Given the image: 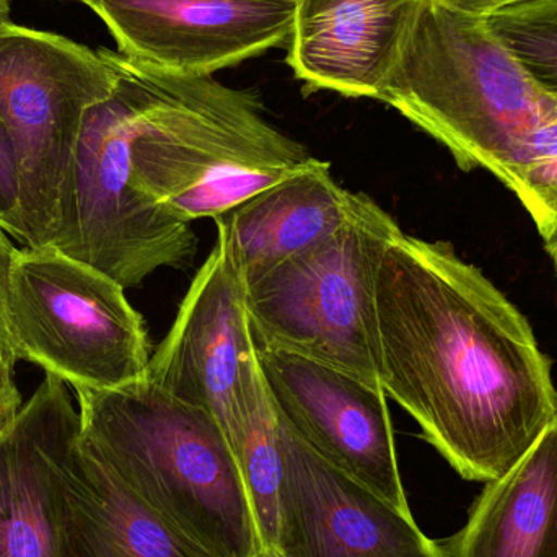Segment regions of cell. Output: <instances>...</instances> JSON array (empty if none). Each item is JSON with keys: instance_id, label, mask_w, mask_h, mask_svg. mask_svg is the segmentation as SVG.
Wrapping results in <instances>:
<instances>
[{"instance_id": "cell-21", "label": "cell", "mask_w": 557, "mask_h": 557, "mask_svg": "<svg viewBox=\"0 0 557 557\" xmlns=\"http://www.w3.org/2000/svg\"><path fill=\"white\" fill-rule=\"evenodd\" d=\"M5 232L0 228V379L13 380L16 354L7 323V292H9L10 268L18 248L13 247Z\"/></svg>"}, {"instance_id": "cell-1", "label": "cell", "mask_w": 557, "mask_h": 557, "mask_svg": "<svg viewBox=\"0 0 557 557\" xmlns=\"http://www.w3.org/2000/svg\"><path fill=\"white\" fill-rule=\"evenodd\" d=\"M373 357L385 395L463 480L506 476L557 419L552 360L529 321L445 242H389Z\"/></svg>"}, {"instance_id": "cell-12", "label": "cell", "mask_w": 557, "mask_h": 557, "mask_svg": "<svg viewBox=\"0 0 557 557\" xmlns=\"http://www.w3.org/2000/svg\"><path fill=\"white\" fill-rule=\"evenodd\" d=\"M278 422L284 454L278 557H445L412 512L336 470Z\"/></svg>"}, {"instance_id": "cell-15", "label": "cell", "mask_w": 557, "mask_h": 557, "mask_svg": "<svg viewBox=\"0 0 557 557\" xmlns=\"http://www.w3.org/2000/svg\"><path fill=\"white\" fill-rule=\"evenodd\" d=\"M357 193L337 185L331 163L304 169L215 219L231 242L247 285L288 258L336 234L354 212Z\"/></svg>"}, {"instance_id": "cell-22", "label": "cell", "mask_w": 557, "mask_h": 557, "mask_svg": "<svg viewBox=\"0 0 557 557\" xmlns=\"http://www.w3.org/2000/svg\"><path fill=\"white\" fill-rule=\"evenodd\" d=\"M437 2L458 10V12L467 13V15L487 18V16L496 15V13L512 9V7L539 2V0H437Z\"/></svg>"}, {"instance_id": "cell-11", "label": "cell", "mask_w": 557, "mask_h": 557, "mask_svg": "<svg viewBox=\"0 0 557 557\" xmlns=\"http://www.w3.org/2000/svg\"><path fill=\"white\" fill-rule=\"evenodd\" d=\"M120 54L166 74L208 77L287 45L297 2L284 0H81Z\"/></svg>"}, {"instance_id": "cell-26", "label": "cell", "mask_w": 557, "mask_h": 557, "mask_svg": "<svg viewBox=\"0 0 557 557\" xmlns=\"http://www.w3.org/2000/svg\"><path fill=\"white\" fill-rule=\"evenodd\" d=\"M284 2H298V0H284Z\"/></svg>"}, {"instance_id": "cell-23", "label": "cell", "mask_w": 557, "mask_h": 557, "mask_svg": "<svg viewBox=\"0 0 557 557\" xmlns=\"http://www.w3.org/2000/svg\"><path fill=\"white\" fill-rule=\"evenodd\" d=\"M22 406L23 399L15 380L0 379V431L15 418Z\"/></svg>"}, {"instance_id": "cell-27", "label": "cell", "mask_w": 557, "mask_h": 557, "mask_svg": "<svg viewBox=\"0 0 557 557\" xmlns=\"http://www.w3.org/2000/svg\"><path fill=\"white\" fill-rule=\"evenodd\" d=\"M77 2H81V0H77Z\"/></svg>"}, {"instance_id": "cell-19", "label": "cell", "mask_w": 557, "mask_h": 557, "mask_svg": "<svg viewBox=\"0 0 557 557\" xmlns=\"http://www.w3.org/2000/svg\"><path fill=\"white\" fill-rule=\"evenodd\" d=\"M491 32L557 97V0H539L487 16Z\"/></svg>"}, {"instance_id": "cell-25", "label": "cell", "mask_w": 557, "mask_h": 557, "mask_svg": "<svg viewBox=\"0 0 557 557\" xmlns=\"http://www.w3.org/2000/svg\"><path fill=\"white\" fill-rule=\"evenodd\" d=\"M10 0H0V23L10 22Z\"/></svg>"}, {"instance_id": "cell-14", "label": "cell", "mask_w": 557, "mask_h": 557, "mask_svg": "<svg viewBox=\"0 0 557 557\" xmlns=\"http://www.w3.org/2000/svg\"><path fill=\"white\" fill-rule=\"evenodd\" d=\"M422 0H298L288 67L308 90L379 100Z\"/></svg>"}, {"instance_id": "cell-5", "label": "cell", "mask_w": 557, "mask_h": 557, "mask_svg": "<svg viewBox=\"0 0 557 557\" xmlns=\"http://www.w3.org/2000/svg\"><path fill=\"white\" fill-rule=\"evenodd\" d=\"M114 59L120 81L85 114L49 245L131 288L160 268L191 267L198 238L191 224L131 191V140L152 95V74L120 52Z\"/></svg>"}, {"instance_id": "cell-4", "label": "cell", "mask_w": 557, "mask_h": 557, "mask_svg": "<svg viewBox=\"0 0 557 557\" xmlns=\"http://www.w3.org/2000/svg\"><path fill=\"white\" fill-rule=\"evenodd\" d=\"M149 71L152 95L131 140L127 175L147 205L186 224L215 221L313 159L264 117L253 91L212 75Z\"/></svg>"}, {"instance_id": "cell-2", "label": "cell", "mask_w": 557, "mask_h": 557, "mask_svg": "<svg viewBox=\"0 0 557 557\" xmlns=\"http://www.w3.org/2000/svg\"><path fill=\"white\" fill-rule=\"evenodd\" d=\"M379 100L434 137L463 172L483 169L557 234V97L486 20L422 0Z\"/></svg>"}, {"instance_id": "cell-18", "label": "cell", "mask_w": 557, "mask_h": 557, "mask_svg": "<svg viewBox=\"0 0 557 557\" xmlns=\"http://www.w3.org/2000/svg\"><path fill=\"white\" fill-rule=\"evenodd\" d=\"M234 450L250 496L263 557H278V504L284 478L281 422L258 359L247 373L238 399Z\"/></svg>"}, {"instance_id": "cell-20", "label": "cell", "mask_w": 557, "mask_h": 557, "mask_svg": "<svg viewBox=\"0 0 557 557\" xmlns=\"http://www.w3.org/2000/svg\"><path fill=\"white\" fill-rule=\"evenodd\" d=\"M0 228L23 242L22 172L18 153L0 120Z\"/></svg>"}, {"instance_id": "cell-8", "label": "cell", "mask_w": 557, "mask_h": 557, "mask_svg": "<svg viewBox=\"0 0 557 557\" xmlns=\"http://www.w3.org/2000/svg\"><path fill=\"white\" fill-rule=\"evenodd\" d=\"M120 81L114 52L0 23V120L18 153L25 247H48L85 114Z\"/></svg>"}, {"instance_id": "cell-3", "label": "cell", "mask_w": 557, "mask_h": 557, "mask_svg": "<svg viewBox=\"0 0 557 557\" xmlns=\"http://www.w3.org/2000/svg\"><path fill=\"white\" fill-rule=\"evenodd\" d=\"M81 445L144 504L215 557H263L234 448L214 416L146 376L74 389Z\"/></svg>"}, {"instance_id": "cell-7", "label": "cell", "mask_w": 557, "mask_h": 557, "mask_svg": "<svg viewBox=\"0 0 557 557\" xmlns=\"http://www.w3.org/2000/svg\"><path fill=\"white\" fill-rule=\"evenodd\" d=\"M124 290L51 245L20 248L7 292L16 359L74 389H113L144 379L152 356L149 333Z\"/></svg>"}, {"instance_id": "cell-16", "label": "cell", "mask_w": 557, "mask_h": 557, "mask_svg": "<svg viewBox=\"0 0 557 557\" xmlns=\"http://www.w3.org/2000/svg\"><path fill=\"white\" fill-rule=\"evenodd\" d=\"M438 545L445 557H557V419Z\"/></svg>"}, {"instance_id": "cell-9", "label": "cell", "mask_w": 557, "mask_h": 557, "mask_svg": "<svg viewBox=\"0 0 557 557\" xmlns=\"http://www.w3.org/2000/svg\"><path fill=\"white\" fill-rule=\"evenodd\" d=\"M257 356L281 421L336 470L411 512L382 386L284 350Z\"/></svg>"}, {"instance_id": "cell-10", "label": "cell", "mask_w": 557, "mask_h": 557, "mask_svg": "<svg viewBox=\"0 0 557 557\" xmlns=\"http://www.w3.org/2000/svg\"><path fill=\"white\" fill-rule=\"evenodd\" d=\"M247 290L231 242L218 231L214 248L193 278L146 372L147 380L173 398L214 416L232 448L237 435L238 399L247 373L258 359Z\"/></svg>"}, {"instance_id": "cell-24", "label": "cell", "mask_w": 557, "mask_h": 557, "mask_svg": "<svg viewBox=\"0 0 557 557\" xmlns=\"http://www.w3.org/2000/svg\"><path fill=\"white\" fill-rule=\"evenodd\" d=\"M546 248H548L549 257H552L553 263H555L556 273H557V234L555 237L546 240Z\"/></svg>"}, {"instance_id": "cell-6", "label": "cell", "mask_w": 557, "mask_h": 557, "mask_svg": "<svg viewBox=\"0 0 557 557\" xmlns=\"http://www.w3.org/2000/svg\"><path fill=\"white\" fill-rule=\"evenodd\" d=\"M401 232L363 193L346 224L247 285L257 350H284L380 385L373 294L380 260Z\"/></svg>"}, {"instance_id": "cell-13", "label": "cell", "mask_w": 557, "mask_h": 557, "mask_svg": "<svg viewBox=\"0 0 557 557\" xmlns=\"http://www.w3.org/2000/svg\"><path fill=\"white\" fill-rule=\"evenodd\" d=\"M81 414L52 373L0 431V557H67Z\"/></svg>"}, {"instance_id": "cell-17", "label": "cell", "mask_w": 557, "mask_h": 557, "mask_svg": "<svg viewBox=\"0 0 557 557\" xmlns=\"http://www.w3.org/2000/svg\"><path fill=\"white\" fill-rule=\"evenodd\" d=\"M67 557H215L144 504L78 441L69 483Z\"/></svg>"}]
</instances>
